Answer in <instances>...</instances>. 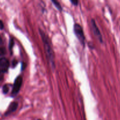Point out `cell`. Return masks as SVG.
I'll use <instances>...</instances> for the list:
<instances>
[{
    "label": "cell",
    "instance_id": "obj_1",
    "mask_svg": "<svg viewBox=\"0 0 120 120\" xmlns=\"http://www.w3.org/2000/svg\"><path fill=\"white\" fill-rule=\"evenodd\" d=\"M40 33L41 38H42V41H43L47 60L49 62L51 68H52V70H54L55 69V57H54V51H53L52 48L50 39H49L48 36L41 29H40Z\"/></svg>",
    "mask_w": 120,
    "mask_h": 120
},
{
    "label": "cell",
    "instance_id": "obj_2",
    "mask_svg": "<svg viewBox=\"0 0 120 120\" xmlns=\"http://www.w3.org/2000/svg\"><path fill=\"white\" fill-rule=\"evenodd\" d=\"M74 31L75 36L82 46H85V36L83 30L81 26L78 23H75L74 26Z\"/></svg>",
    "mask_w": 120,
    "mask_h": 120
},
{
    "label": "cell",
    "instance_id": "obj_3",
    "mask_svg": "<svg viewBox=\"0 0 120 120\" xmlns=\"http://www.w3.org/2000/svg\"><path fill=\"white\" fill-rule=\"evenodd\" d=\"M22 83V79L21 76H18L15 80V82L14 83V86H13L12 91L11 94L12 96H16L18 93L20 91V89L21 87Z\"/></svg>",
    "mask_w": 120,
    "mask_h": 120
},
{
    "label": "cell",
    "instance_id": "obj_4",
    "mask_svg": "<svg viewBox=\"0 0 120 120\" xmlns=\"http://www.w3.org/2000/svg\"><path fill=\"white\" fill-rule=\"evenodd\" d=\"M91 28H92V31H93V33H94V35L96 36V38L99 40V41H100L101 43H102L103 41H102V35H101V32H100L98 28L96 23H95V21H94V19H91Z\"/></svg>",
    "mask_w": 120,
    "mask_h": 120
},
{
    "label": "cell",
    "instance_id": "obj_5",
    "mask_svg": "<svg viewBox=\"0 0 120 120\" xmlns=\"http://www.w3.org/2000/svg\"><path fill=\"white\" fill-rule=\"evenodd\" d=\"M9 62L5 57L0 59V74L6 73L9 68Z\"/></svg>",
    "mask_w": 120,
    "mask_h": 120
},
{
    "label": "cell",
    "instance_id": "obj_6",
    "mask_svg": "<svg viewBox=\"0 0 120 120\" xmlns=\"http://www.w3.org/2000/svg\"><path fill=\"white\" fill-rule=\"evenodd\" d=\"M18 106V104L16 102H12V103H11V104L8 107V110L6 112L5 114L8 115L9 114L11 113V112H14L17 109Z\"/></svg>",
    "mask_w": 120,
    "mask_h": 120
},
{
    "label": "cell",
    "instance_id": "obj_7",
    "mask_svg": "<svg viewBox=\"0 0 120 120\" xmlns=\"http://www.w3.org/2000/svg\"><path fill=\"white\" fill-rule=\"evenodd\" d=\"M52 2L53 4H54V6H55V7H56V8H57L58 9L59 11H62V7H61V5H60V4L59 3L58 1H54V0H52Z\"/></svg>",
    "mask_w": 120,
    "mask_h": 120
},
{
    "label": "cell",
    "instance_id": "obj_8",
    "mask_svg": "<svg viewBox=\"0 0 120 120\" xmlns=\"http://www.w3.org/2000/svg\"><path fill=\"white\" fill-rule=\"evenodd\" d=\"M8 91H9V87H8V86L7 84L4 86L3 87H2V92H3V93L5 94H7L8 92Z\"/></svg>",
    "mask_w": 120,
    "mask_h": 120
},
{
    "label": "cell",
    "instance_id": "obj_9",
    "mask_svg": "<svg viewBox=\"0 0 120 120\" xmlns=\"http://www.w3.org/2000/svg\"><path fill=\"white\" fill-rule=\"evenodd\" d=\"M6 50L4 48H1L0 47V56H2L5 54Z\"/></svg>",
    "mask_w": 120,
    "mask_h": 120
},
{
    "label": "cell",
    "instance_id": "obj_10",
    "mask_svg": "<svg viewBox=\"0 0 120 120\" xmlns=\"http://www.w3.org/2000/svg\"><path fill=\"white\" fill-rule=\"evenodd\" d=\"M13 45H14V41L11 39L10 40V42H9V49H11L13 47Z\"/></svg>",
    "mask_w": 120,
    "mask_h": 120
},
{
    "label": "cell",
    "instance_id": "obj_11",
    "mask_svg": "<svg viewBox=\"0 0 120 120\" xmlns=\"http://www.w3.org/2000/svg\"><path fill=\"white\" fill-rule=\"evenodd\" d=\"M70 2H71L72 4L74 5H75L76 6L78 5V1H72V0H71Z\"/></svg>",
    "mask_w": 120,
    "mask_h": 120
},
{
    "label": "cell",
    "instance_id": "obj_12",
    "mask_svg": "<svg viewBox=\"0 0 120 120\" xmlns=\"http://www.w3.org/2000/svg\"><path fill=\"white\" fill-rule=\"evenodd\" d=\"M4 28V23L2 21L0 20V29H2Z\"/></svg>",
    "mask_w": 120,
    "mask_h": 120
},
{
    "label": "cell",
    "instance_id": "obj_13",
    "mask_svg": "<svg viewBox=\"0 0 120 120\" xmlns=\"http://www.w3.org/2000/svg\"><path fill=\"white\" fill-rule=\"evenodd\" d=\"M2 43V39H1V38H0V45H1Z\"/></svg>",
    "mask_w": 120,
    "mask_h": 120
}]
</instances>
